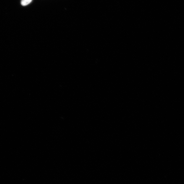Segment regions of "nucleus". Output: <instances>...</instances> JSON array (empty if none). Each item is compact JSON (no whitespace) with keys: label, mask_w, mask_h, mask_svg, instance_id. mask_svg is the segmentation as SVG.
<instances>
[{"label":"nucleus","mask_w":184,"mask_h":184,"mask_svg":"<svg viewBox=\"0 0 184 184\" xmlns=\"http://www.w3.org/2000/svg\"><path fill=\"white\" fill-rule=\"evenodd\" d=\"M32 1V0H22L21 4L23 6H26L30 3Z\"/></svg>","instance_id":"nucleus-1"}]
</instances>
